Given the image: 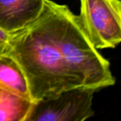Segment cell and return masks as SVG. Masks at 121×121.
Returning a JSON list of instances; mask_svg holds the SVG:
<instances>
[{
    "label": "cell",
    "instance_id": "1",
    "mask_svg": "<svg viewBox=\"0 0 121 121\" xmlns=\"http://www.w3.org/2000/svg\"><path fill=\"white\" fill-rule=\"evenodd\" d=\"M5 53L22 69L33 102L67 89L84 87L82 80L69 67L57 45L47 3L38 20L11 34Z\"/></svg>",
    "mask_w": 121,
    "mask_h": 121
},
{
    "label": "cell",
    "instance_id": "2",
    "mask_svg": "<svg viewBox=\"0 0 121 121\" xmlns=\"http://www.w3.org/2000/svg\"><path fill=\"white\" fill-rule=\"evenodd\" d=\"M52 30L57 45L69 67L82 80L84 87L97 91L113 86L109 62L93 45L78 15L67 5L46 0Z\"/></svg>",
    "mask_w": 121,
    "mask_h": 121
},
{
    "label": "cell",
    "instance_id": "3",
    "mask_svg": "<svg viewBox=\"0 0 121 121\" xmlns=\"http://www.w3.org/2000/svg\"><path fill=\"white\" fill-rule=\"evenodd\" d=\"M80 22L93 45L115 48L121 40L120 0H80Z\"/></svg>",
    "mask_w": 121,
    "mask_h": 121
},
{
    "label": "cell",
    "instance_id": "4",
    "mask_svg": "<svg viewBox=\"0 0 121 121\" xmlns=\"http://www.w3.org/2000/svg\"><path fill=\"white\" fill-rule=\"evenodd\" d=\"M94 89L77 87L33 103L26 121H84L94 116Z\"/></svg>",
    "mask_w": 121,
    "mask_h": 121
},
{
    "label": "cell",
    "instance_id": "5",
    "mask_svg": "<svg viewBox=\"0 0 121 121\" xmlns=\"http://www.w3.org/2000/svg\"><path fill=\"white\" fill-rule=\"evenodd\" d=\"M46 0H0V28L9 34L21 31L43 13Z\"/></svg>",
    "mask_w": 121,
    "mask_h": 121
},
{
    "label": "cell",
    "instance_id": "6",
    "mask_svg": "<svg viewBox=\"0 0 121 121\" xmlns=\"http://www.w3.org/2000/svg\"><path fill=\"white\" fill-rule=\"evenodd\" d=\"M0 89L33 101L22 69L18 62L6 53L0 54Z\"/></svg>",
    "mask_w": 121,
    "mask_h": 121
},
{
    "label": "cell",
    "instance_id": "7",
    "mask_svg": "<svg viewBox=\"0 0 121 121\" xmlns=\"http://www.w3.org/2000/svg\"><path fill=\"white\" fill-rule=\"evenodd\" d=\"M33 101L0 89V121H26Z\"/></svg>",
    "mask_w": 121,
    "mask_h": 121
},
{
    "label": "cell",
    "instance_id": "8",
    "mask_svg": "<svg viewBox=\"0 0 121 121\" xmlns=\"http://www.w3.org/2000/svg\"><path fill=\"white\" fill-rule=\"evenodd\" d=\"M11 34H9L0 28V54H4L9 45Z\"/></svg>",
    "mask_w": 121,
    "mask_h": 121
}]
</instances>
